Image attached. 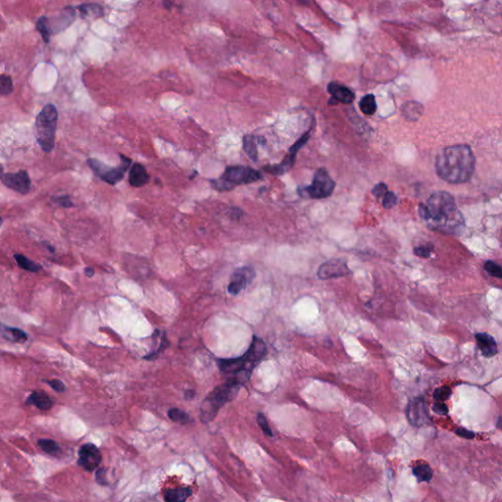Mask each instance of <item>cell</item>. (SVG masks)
<instances>
[{
  "mask_svg": "<svg viewBox=\"0 0 502 502\" xmlns=\"http://www.w3.org/2000/svg\"><path fill=\"white\" fill-rule=\"evenodd\" d=\"M419 215L430 230L458 236L464 232L465 221L454 197L446 192L432 193L426 204H421Z\"/></svg>",
  "mask_w": 502,
  "mask_h": 502,
  "instance_id": "6da1fadb",
  "label": "cell"
},
{
  "mask_svg": "<svg viewBox=\"0 0 502 502\" xmlns=\"http://www.w3.org/2000/svg\"><path fill=\"white\" fill-rule=\"evenodd\" d=\"M476 159L466 144L451 145L442 150L436 160L439 177L449 184H464L472 178Z\"/></svg>",
  "mask_w": 502,
  "mask_h": 502,
  "instance_id": "7a4b0ae2",
  "label": "cell"
},
{
  "mask_svg": "<svg viewBox=\"0 0 502 502\" xmlns=\"http://www.w3.org/2000/svg\"><path fill=\"white\" fill-rule=\"evenodd\" d=\"M267 354V347L262 339L253 336V340L246 353L238 358L221 359L218 363L220 371L231 376L230 380H235L239 383L247 382L250 378L254 367Z\"/></svg>",
  "mask_w": 502,
  "mask_h": 502,
  "instance_id": "3957f363",
  "label": "cell"
},
{
  "mask_svg": "<svg viewBox=\"0 0 502 502\" xmlns=\"http://www.w3.org/2000/svg\"><path fill=\"white\" fill-rule=\"evenodd\" d=\"M241 385L242 383L235 380H229L227 383L217 386L201 404L200 417L202 422L208 423L215 418L219 410L237 396Z\"/></svg>",
  "mask_w": 502,
  "mask_h": 502,
  "instance_id": "277c9868",
  "label": "cell"
},
{
  "mask_svg": "<svg viewBox=\"0 0 502 502\" xmlns=\"http://www.w3.org/2000/svg\"><path fill=\"white\" fill-rule=\"evenodd\" d=\"M262 179V174L246 166H229L219 179L211 180L212 187L219 192H230L240 185H248Z\"/></svg>",
  "mask_w": 502,
  "mask_h": 502,
  "instance_id": "5b68a950",
  "label": "cell"
},
{
  "mask_svg": "<svg viewBox=\"0 0 502 502\" xmlns=\"http://www.w3.org/2000/svg\"><path fill=\"white\" fill-rule=\"evenodd\" d=\"M57 121L58 113L53 104L45 105L36 117V140L41 149L47 153L54 147Z\"/></svg>",
  "mask_w": 502,
  "mask_h": 502,
  "instance_id": "8992f818",
  "label": "cell"
},
{
  "mask_svg": "<svg viewBox=\"0 0 502 502\" xmlns=\"http://www.w3.org/2000/svg\"><path fill=\"white\" fill-rule=\"evenodd\" d=\"M120 157L122 162L118 167H110L106 164L102 163L101 161L94 158L88 159L87 164L103 181L107 182L109 185L115 186L116 184L119 182L120 180L123 179L125 173L132 164V160L130 158L122 154H120Z\"/></svg>",
  "mask_w": 502,
  "mask_h": 502,
  "instance_id": "52a82bcc",
  "label": "cell"
},
{
  "mask_svg": "<svg viewBox=\"0 0 502 502\" xmlns=\"http://www.w3.org/2000/svg\"><path fill=\"white\" fill-rule=\"evenodd\" d=\"M335 182L329 173L321 168L316 171L312 184L309 187L300 189L299 192L302 196L314 199L329 197L335 190Z\"/></svg>",
  "mask_w": 502,
  "mask_h": 502,
  "instance_id": "ba28073f",
  "label": "cell"
},
{
  "mask_svg": "<svg viewBox=\"0 0 502 502\" xmlns=\"http://www.w3.org/2000/svg\"><path fill=\"white\" fill-rule=\"evenodd\" d=\"M308 139H309V132L305 133L299 141H298L295 144L291 146V148L289 149V153L286 156V158L283 160L282 163H280L278 165L265 166L263 168L264 171L269 173V174H272L274 176H280V175L285 174L287 171H288L290 168L293 166L294 161H295V156L298 154L299 149L308 141Z\"/></svg>",
  "mask_w": 502,
  "mask_h": 502,
  "instance_id": "9c48e42d",
  "label": "cell"
},
{
  "mask_svg": "<svg viewBox=\"0 0 502 502\" xmlns=\"http://www.w3.org/2000/svg\"><path fill=\"white\" fill-rule=\"evenodd\" d=\"M255 278V271L249 266L237 269L232 276L227 286V291L232 295H237L247 287Z\"/></svg>",
  "mask_w": 502,
  "mask_h": 502,
  "instance_id": "30bf717a",
  "label": "cell"
},
{
  "mask_svg": "<svg viewBox=\"0 0 502 502\" xmlns=\"http://www.w3.org/2000/svg\"><path fill=\"white\" fill-rule=\"evenodd\" d=\"M102 456L94 443H85L79 450V465L87 472L95 471L101 463Z\"/></svg>",
  "mask_w": 502,
  "mask_h": 502,
  "instance_id": "8fae6325",
  "label": "cell"
},
{
  "mask_svg": "<svg viewBox=\"0 0 502 502\" xmlns=\"http://www.w3.org/2000/svg\"><path fill=\"white\" fill-rule=\"evenodd\" d=\"M406 416L408 422L415 427H421L429 423L430 417L425 400L422 398L411 400L407 405Z\"/></svg>",
  "mask_w": 502,
  "mask_h": 502,
  "instance_id": "7c38bea8",
  "label": "cell"
},
{
  "mask_svg": "<svg viewBox=\"0 0 502 502\" xmlns=\"http://www.w3.org/2000/svg\"><path fill=\"white\" fill-rule=\"evenodd\" d=\"M2 182L15 192L26 194L31 190V179L27 171H19L17 173H8L1 177Z\"/></svg>",
  "mask_w": 502,
  "mask_h": 502,
  "instance_id": "4fadbf2b",
  "label": "cell"
},
{
  "mask_svg": "<svg viewBox=\"0 0 502 502\" xmlns=\"http://www.w3.org/2000/svg\"><path fill=\"white\" fill-rule=\"evenodd\" d=\"M350 274L347 261L343 259H332L322 264L318 270V277L322 280L345 277Z\"/></svg>",
  "mask_w": 502,
  "mask_h": 502,
  "instance_id": "5bb4252c",
  "label": "cell"
},
{
  "mask_svg": "<svg viewBox=\"0 0 502 502\" xmlns=\"http://www.w3.org/2000/svg\"><path fill=\"white\" fill-rule=\"evenodd\" d=\"M477 346L484 357L490 358L496 355L497 353V345L493 336L487 333H478L476 335Z\"/></svg>",
  "mask_w": 502,
  "mask_h": 502,
  "instance_id": "9a60e30c",
  "label": "cell"
},
{
  "mask_svg": "<svg viewBox=\"0 0 502 502\" xmlns=\"http://www.w3.org/2000/svg\"><path fill=\"white\" fill-rule=\"evenodd\" d=\"M328 92L332 95V100H335V102L350 104L354 100V94L348 87L338 83L329 84Z\"/></svg>",
  "mask_w": 502,
  "mask_h": 502,
  "instance_id": "2e32d148",
  "label": "cell"
},
{
  "mask_svg": "<svg viewBox=\"0 0 502 502\" xmlns=\"http://www.w3.org/2000/svg\"><path fill=\"white\" fill-rule=\"evenodd\" d=\"M149 175L141 163H134L130 169L129 182L133 188H143L149 181Z\"/></svg>",
  "mask_w": 502,
  "mask_h": 502,
  "instance_id": "e0dca14e",
  "label": "cell"
},
{
  "mask_svg": "<svg viewBox=\"0 0 502 502\" xmlns=\"http://www.w3.org/2000/svg\"><path fill=\"white\" fill-rule=\"evenodd\" d=\"M0 336L11 343H19V344H23L28 339V335L24 331L18 328L8 327L1 323H0Z\"/></svg>",
  "mask_w": 502,
  "mask_h": 502,
  "instance_id": "ac0fdd59",
  "label": "cell"
},
{
  "mask_svg": "<svg viewBox=\"0 0 502 502\" xmlns=\"http://www.w3.org/2000/svg\"><path fill=\"white\" fill-rule=\"evenodd\" d=\"M27 404L35 405L40 410H49L53 406V401L45 393L35 392L29 396Z\"/></svg>",
  "mask_w": 502,
  "mask_h": 502,
  "instance_id": "d6986e66",
  "label": "cell"
},
{
  "mask_svg": "<svg viewBox=\"0 0 502 502\" xmlns=\"http://www.w3.org/2000/svg\"><path fill=\"white\" fill-rule=\"evenodd\" d=\"M192 495V489L179 488L175 490H167L164 495V499L168 502H181L187 500Z\"/></svg>",
  "mask_w": 502,
  "mask_h": 502,
  "instance_id": "ffe728a7",
  "label": "cell"
},
{
  "mask_svg": "<svg viewBox=\"0 0 502 502\" xmlns=\"http://www.w3.org/2000/svg\"><path fill=\"white\" fill-rule=\"evenodd\" d=\"M402 113L407 120L416 121L423 113V106L418 102H414V101L406 102L402 106Z\"/></svg>",
  "mask_w": 502,
  "mask_h": 502,
  "instance_id": "44dd1931",
  "label": "cell"
},
{
  "mask_svg": "<svg viewBox=\"0 0 502 502\" xmlns=\"http://www.w3.org/2000/svg\"><path fill=\"white\" fill-rule=\"evenodd\" d=\"M256 138L251 135V134H245L243 136V149L246 153V155L250 158L252 161H257L258 160V151H257V145L255 143Z\"/></svg>",
  "mask_w": 502,
  "mask_h": 502,
  "instance_id": "7402d4cb",
  "label": "cell"
},
{
  "mask_svg": "<svg viewBox=\"0 0 502 502\" xmlns=\"http://www.w3.org/2000/svg\"><path fill=\"white\" fill-rule=\"evenodd\" d=\"M78 9L84 18H98L103 16V8L96 3L84 4Z\"/></svg>",
  "mask_w": 502,
  "mask_h": 502,
  "instance_id": "603a6c76",
  "label": "cell"
},
{
  "mask_svg": "<svg viewBox=\"0 0 502 502\" xmlns=\"http://www.w3.org/2000/svg\"><path fill=\"white\" fill-rule=\"evenodd\" d=\"M413 475L419 483L430 482L432 478V471L428 464H418L413 468Z\"/></svg>",
  "mask_w": 502,
  "mask_h": 502,
  "instance_id": "cb8c5ba5",
  "label": "cell"
},
{
  "mask_svg": "<svg viewBox=\"0 0 502 502\" xmlns=\"http://www.w3.org/2000/svg\"><path fill=\"white\" fill-rule=\"evenodd\" d=\"M360 110L365 114V115H373L377 111V103L375 96L373 95H367L364 96L359 103Z\"/></svg>",
  "mask_w": 502,
  "mask_h": 502,
  "instance_id": "d4e9b609",
  "label": "cell"
},
{
  "mask_svg": "<svg viewBox=\"0 0 502 502\" xmlns=\"http://www.w3.org/2000/svg\"><path fill=\"white\" fill-rule=\"evenodd\" d=\"M14 258L17 261L18 265L26 271L38 272L41 269L40 265H37L36 262L32 261L31 259H29L28 257H26L25 255H22V254H15Z\"/></svg>",
  "mask_w": 502,
  "mask_h": 502,
  "instance_id": "484cf974",
  "label": "cell"
},
{
  "mask_svg": "<svg viewBox=\"0 0 502 502\" xmlns=\"http://www.w3.org/2000/svg\"><path fill=\"white\" fill-rule=\"evenodd\" d=\"M168 416L169 418L171 419L173 422H176V423H179V424H188L190 421H191V418L190 416L182 410H180L179 408H172L169 410L168 412Z\"/></svg>",
  "mask_w": 502,
  "mask_h": 502,
  "instance_id": "4316f807",
  "label": "cell"
},
{
  "mask_svg": "<svg viewBox=\"0 0 502 502\" xmlns=\"http://www.w3.org/2000/svg\"><path fill=\"white\" fill-rule=\"evenodd\" d=\"M38 445L39 447L44 451L47 452L48 454L50 455H56L58 454V452L60 451V446L58 445V443L52 440H47V439H42V440H39L38 441Z\"/></svg>",
  "mask_w": 502,
  "mask_h": 502,
  "instance_id": "83f0119b",
  "label": "cell"
},
{
  "mask_svg": "<svg viewBox=\"0 0 502 502\" xmlns=\"http://www.w3.org/2000/svg\"><path fill=\"white\" fill-rule=\"evenodd\" d=\"M13 92L12 80L6 75H0V95L7 96Z\"/></svg>",
  "mask_w": 502,
  "mask_h": 502,
  "instance_id": "f1b7e54d",
  "label": "cell"
},
{
  "mask_svg": "<svg viewBox=\"0 0 502 502\" xmlns=\"http://www.w3.org/2000/svg\"><path fill=\"white\" fill-rule=\"evenodd\" d=\"M452 394L450 387L446 386V385H443V386H440L438 387L435 393H433V398L438 401H445L447 400L450 395Z\"/></svg>",
  "mask_w": 502,
  "mask_h": 502,
  "instance_id": "f546056e",
  "label": "cell"
},
{
  "mask_svg": "<svg viewBox=\"0 0 502 502\" xmlns=\"http://www.w3.org/2000/svg\"><path fill=\"white\" fill-rule=\"evenodd\" d=\"M485 270L490 274V276L492 277H495L497 279H501L502 278V269L501 267L498 265V264L493 262V261H487L485 263V266H484Z\"/></svg>",
  "mask_w": 502,
  "mask_h": 502,
  "instance_id": "4dcf8cb0",
  "label": "cell"
},
{
  "mask_svg": "<svg viewBox=\"0 0 502 502\" xmlns=\"http://www.w3.org/2000/svg\"><path fill=\"white\" fill-rule=\"evenodd\" d=\"M36 29L40 33L43 40L45 42L49 41V31L48 29V18L47 17H41L37 23H36Z\"/></svg>",
  "mask_w": 502,
  "mask_h": 502,
  "instance_id": "1f68e13d",
  "label": "cell"
},
{
  "mask_svg": "<svg viewBox=\"0 0 502 502\" xmlns=\"http://www.w3.org/2000/svg\"><path fill=\"white\" fill-rule=\"evenodd\" d=\"M383 205L384 208H392L394 207L397 202V197L394 192H386V193L383 196Z\"/></svg>",
  "mask_w": 502,
  "mask_h": 502,
  "instance_id": "d6a6232c",
  "label": "cell"
},
{
  "mask_svg": "<svg viewBox=\"0 0 502 502\" xmlns=\"http://www.w3.org/2000/svg\"><path fill=\"white\" fill-rule=\"evenodd\" d=\"M257 423H258L259 427L261 428V430H263L265 435H267L269 437H272L273 436V432H272V430L270 429V427L268 425V422H267V420L265 418L263 414H258V416H257Z\"/></svg>",
  "mask_w": 502,
  "mask_h": 502,
  "instance_id": "836d02e7",
  "label": "cell"
},
{
  "mask_svg": "<svg viewBox=\"0 0 502 502\" xmlns=\"http://www.w3.org/2000/svg\"><path fill=\"white\" fill-rule=\"evenodd\" d=\"M415 253L416 255H418L419 257H423V258H427L430 256V252L432 251V245H422V246H418L415 248Z\"/></svg>",
  "mask_w": 502,
  "mask_h": 502,
  "instance_id": "e575fe53",
  "label": "cell"
},
{
  "mask_svg": "<svg viewBox=\"0 0 502 502\" xmlns=\"http://www.w3.org/2000/svg\"><path fill=\"white\" fill-rule=\"evenodd\" d=\"M432 411L438 415L445 416L448 414V408L443 403V401H439L432 405Z\"/></svg>",
  "mask_w": 502,
  "mask_h": 502,
  "instance_id": "d590c367",
  "label": "cell"
},
{
  "mask_svg": "<svg viewBox=\"0 0 502 502\" xmlns=\"http://www.w3.org/2000/svg\"><path fill=\"white\" fill-rule=\"evenodd\" d=\"M386 192H387V187L385 186V184H383V182H381V184H379V185L375 186V188H374V189H373V191H372L373 194H374V195H375L377 198H380V197L383 196V195L386 193Z\"/></svg>",
  "mask_w": 502,
  "mask_h": 502,
  "instance_id": "8d00e7d4",
  "label": "cell"
},
{
  "mask_svg": "<svg viewBox=\"0 0 502 502\" xmlns=\"http://www.w3.org/2000/svg\"><path fill=\"white\" fill-rule=\"evenodd\" d=\"M455 433L461 438H464L467 440H473L475 438V433L472 430H467L465 428H458L455 430Z\"/></svg>",
  "mask_w": 502,
  "mask_h": 502,
  "instance_id": "74e56055",
  "label": "cell"
},
{
  "mask_svg": "<svg viewBox=\"0 0 502 502\" xmlns=\"http://www.w3.org/2000/svg\"><path fill=\"white\" fill-rule=\"evenodd\" d=\"M47 383L57 393H63L65 391V385L60 380H52V381H47Z\"/></svg>",
  "mask_w": 502,
  "mask_h": 502,
  "instance_id": "f35d334b",
  "label": "cell"
},
{
  "mask_svg": "<svg viewBox=\"0 0 502 502\" xmlns=\"http://www.w3.org/2000/svg\"><path fill=\"white\" fill-rule=\"evenodd\" d=\"M96 481L99 485H106L107 482H106V478H105V470L104 469H99L97 470L96 472Z\"/></svg>",
  "mask_w": 502,
  "mask_h": 502,
  "instance_id": "ab89813d",
  "label": "cell"
},
{
  "mask_svg": "<svg viewBox=\"0 0 502 502\" xmlns=\"http://www.w3.org/2000/svg\"><path fill=\"white\" fill-rule=\"evenodd\" d=\"M55 201L57 203H59L61 206H63V207H71L73 205L69 196H61L59 198H56Z\"/></svg>",
  "mask_w": 502,
  "mask_h": 502,
  "instance_id": "60d3db41",
  "label": "cell"
},
{
  "mask_svg": "<svg viewBox=\"0 0 502 502\" xmlns=\"http://www.w3.org/2000/svg\"><path fill=\"white\" fill-rule=\"evenodd\" d=\"M84 273H85V275L87 276V277H92V276H94V274H95V271L92 268H85L84 269Z\"/></svg>",
  "mask_w": 502,
  "mask_h": 502,
  "instance_id": "b9f144b4",
  "label": "cell"
},
{
  "mask_svg": "<svg viewBox=\"0 0 502 502\" xmlns=\"http://www.w3.org/2000/svg\"><path fill=\"white\" fill-rule=\"evenodd\" d=\"M1 223H2V220H1V217H0V226H1Z\"/></svg>",
  "mask_w": 502,
  "mask_h": 502,
  "instance_id": "7bdbcfd3",
  "label": "cell"
},
{
  "mask_svg": "<svg viewBox=\"0 0 502 502\" xmlns=\"http://www.w3.org/2000/svg\"><path fill=\"white\" fill-rule=\"evenodd\" d=\"M1 168H2V167H1V166H0V172H1V170H2V169H1Z\"/></svg>",
  "mask_w": 502,
  "mask_h": 502,
  "instance_id": "ee69618b",
  "label": "cell"
}]
</instances>
